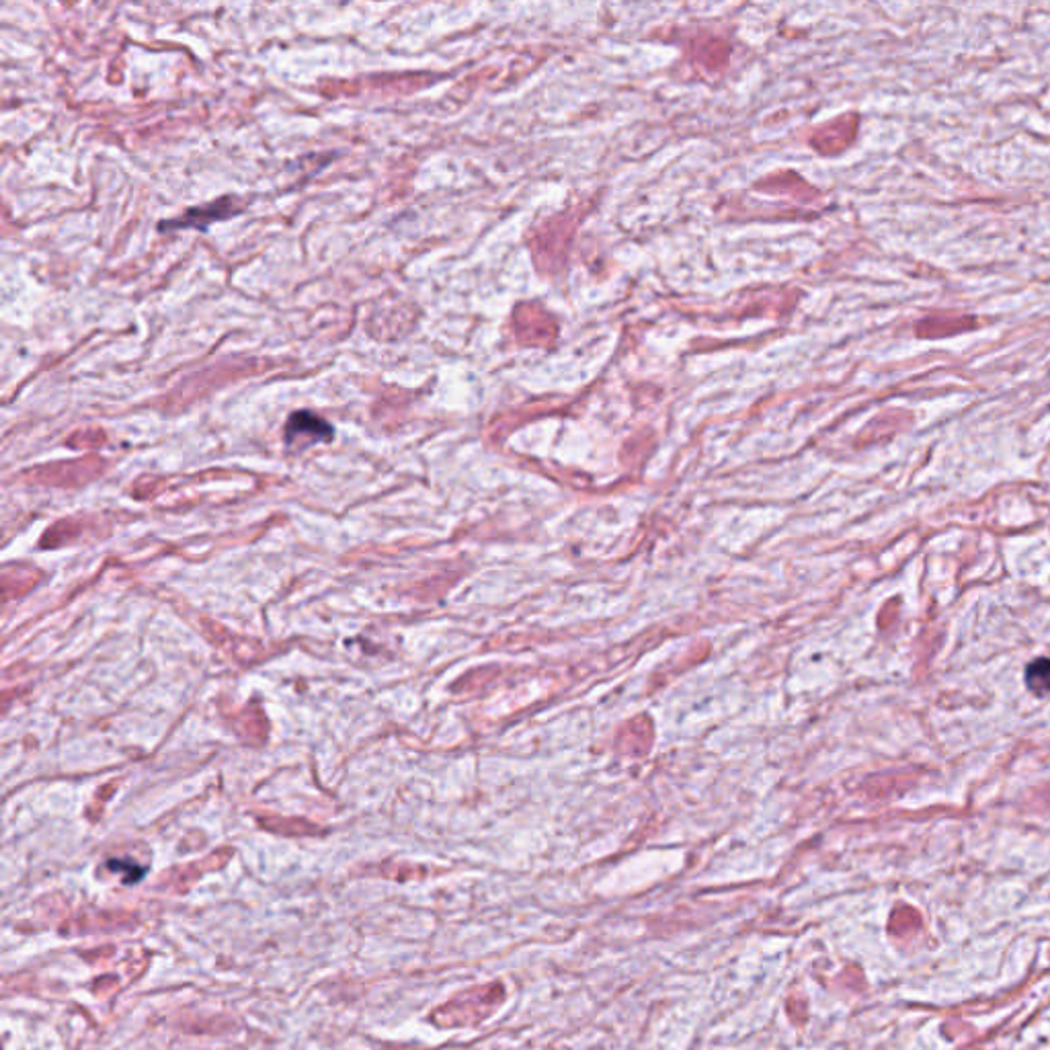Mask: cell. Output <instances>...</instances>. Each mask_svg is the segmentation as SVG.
<instances>
[{
  "instance_id": "3",
  "label": "cell",
  "mask_w": 1050,
  "mask_h": 1050,
  "mask_svg": "<svg viewBox=\"0 0 1050 1050\" xmlns=\"http://www.w3.org/2000/svg\"><path fill=\"white\" fill-rule=\"evenodd\" d=\"M1026 685L1036 697H1050V659L1042 657L1026 667Z\"/></svg>"
},
{
  "instance_id": "1",
  "label": "cell",
  "mask_w": 1050,
  "mask_h": 1050,
  "mask_svg": "<svg viewBox=\"0 0 1050 1050\" xmlns=\"http://www.w3.org/2000/svg\"><path fill=\"white\" fill-rule=\"evenodd\" d=\"M241 210H243V208L238 205V201L231 198V196H224V198L210 201V203H205V205L191 208V210H187L186 214H181L179 217L160 222V224H158V231L175 232L186 231V228H196V231L205 232L212 224H216V222H224V220H228V217L238 216Z\"/></svg>"
},
{
  "instance_id": "2",
  "label": "cell",
  "mask_w": 1050,
  "mask_h": 1050,
  "mask_svg": "<svg viewBox=\"0 0 1050 1050\" xmlns=\"http://www.w3.org/2000/svg\"><path fill=\"white\" fill-rule=\"evenodd\" d=\"M335 437V429L326 418L312 413V411H295L290 415L286 429H283V442L286 446L292 449H304L314 444H326Z\"/></svg>"
}]
</instances>
